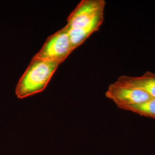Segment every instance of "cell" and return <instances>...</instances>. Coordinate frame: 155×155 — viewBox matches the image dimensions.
Instances as JSON below:
<instances>
[{
	"instance_id": "obj_1",
	"label": "cell",
	"mask_w": 155,
	"mask_h": 155,
	"mask_svg": "<svg viewBox=\"0 0 155 155\" xmlns=\"http://www.w3.org/2000/svg\"><path fill=\"white\" fill-rule=\"evenodd\" d=\"M104 0H82L67 18L66 29L73 50L98 31L104 20Z\"/></svg>"
},
{
	"instance_id": "obj_2",
	"label": "cell",
	"mask_w": 155,
	"mask_h": 155,
	"mask_svg": "<svg viewBox=\"0 0 155 155\" xmlns=\"http://www.w3.org/2000/svg\"><path fill=\"white\" fill-rule=\"evenodd\" d=\"M59 64L34 56L17 84V97L23 99L45 90Z\"/></svg>"
},
{
	"instance_id": "obj_3",
	"label": "cell",
	"mask_w": 155,
	"mask_h": 155,
	"mask_svg": "<svg viewBox=\"0 0 155 155\" xmlns=\"http://www.w3.org/2000/svg\"><path fill=\"white\" fill-rule=\"evenodd\" d=\"M72 45L65 27L50 36L35 56L40 59L63 63L72 52Z\"/></svg>"
},
{
	"instance_id": "obj_4",
	"label": "cell",
	"mask_w": 155,
	"mask_h": 155,
	"mask_svg": "<svg viewBox=\"0 0 155 155\" xmlns=\"http://www.w3.org/2000/svg\"><path fill=\"white\" fill-rule=\"evenodd\" d=\"M105 96L113 101L118 108H122L129 106L136 105L144 102L152 97L142 89L135 87L118 80L110 84Z\"/></svg>"
},
{
	"instance_id": "obj_5",
	"label": "cell",
	"mask_w": 155,
	"mask_h": 155,
	"mask_svg": "<svg viewBox=\"0 0 155 155\" xmlns=\"http://www.w3.org/2000/svg\"><path fill=\"white\" fill-rule=\"evenodd\" d=\"M118 81L142 89L146 91L152 98H155V72L147 71L139 77L121 75Z\"/></svg>"
},
{
	"instance_id": "obj_6",
	"label": "cell",
	"mask_w": 155,
	"mask_h": 155,
	"mask_svg": "<svg viewBox=\"0 0 155 155\" xmlns=\"http://www.w3.org/2000/svg\"><path fill=\"white\" fill-rule=\"evenodd\" d=\"M122 109L132 111L142 116L155 119V98H152L144 102L127 106Z\"/></svg>"
}]
</instances>
